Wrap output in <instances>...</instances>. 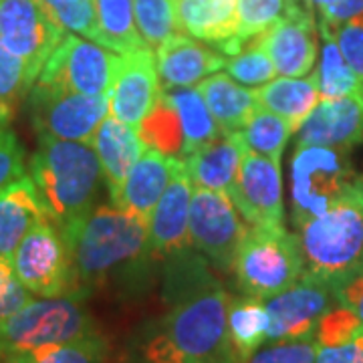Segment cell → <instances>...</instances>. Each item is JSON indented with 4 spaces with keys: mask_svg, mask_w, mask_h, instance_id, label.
Masks as SVG:
<instances>
[{
    "mask_svg": "<svg viewBox=\"0 0 363 363\" xmlns=\"http://www.w3.org/2000/svg\"><path fill=\"white\" fill-rule=\"evenodd\" d=\"M319 30L323 37V47H321V61L313 73V79L321 97L335 99L343 95L363 93V79L355 73V69L343 57L331 26L319 21Z\"/></svg>",
    "mask_w": 363,
    "mask_h": 363,
    "instance_id": "29",
    "label": "cell"
},
{
    "mask_svg": "<svg viewBox=\"0 0 363 363\" xmlns=\"http://www.w3.org/2000/svg\"><path fill=\"white\" fill-rule=\"evenodd\" d=\"M257 93V101L262 109L286 119L295 131L305 121V117L319 104L321 93L315 85L313 75L305 77H274L264 83Z\"/></svg>",
    "mask_w": 363,
    "mask_h": 363,
    "instance_id": "26",
    "label": "cell"
},
{
    "mask_svg": "<svg viewBox=\"0 0 363 363\" xmlns=\"http://www.w3.org/2000/svg\"><path fill=\"white\" fill-rule=\"evenodd\" d=\"M26 174L25 147L9 123H0V190Z\"/></svg>",
    "mask_w": 363,
    "mask_h": 363,
    "instance_id": "40",
    "label": "cell"
},
{
    "mask_svg": "<svg viewBox=\"0 0 363 363\" xmlns=\"http://www.w3.org/2000/svg\"><path fill=\"white\" fill-rule=\"evenodd\" d=\"M234 133H238L247 152L281 162V156L285 152L289 138L295 133V128L281 116L259 107L250 116L247 125Z\"/></svg>",
    "mask_w": 363,
    "mask_h": 363,
    "instance_id": "32",
    "label": "cell"
},
{
    "mask_svg": "<svg viewBox=\"0 0 363 363\" xmlns=\"http://www.w3.org/2000/svg\"><path fill=\"white\" fill-rule=\"evenodd\" d=\"M267 331H269V313L264 307V301L248 295L230 298L228 335H230L236 363H242L260 345L267 343Z\"/></svg>",
    "mask_w": 363,
    "mask_h": 363,
    "instance_id": "28",
    "label": "cell"
},
{
    "mask_svg": "<svg viewBox=\"0 0 363 363\" xmlns=\"http://www.w3.org/2000/svg\"><path fill=\"white\" fill-rule=\"evenodd\" d=\"M95 11L105 49L125 55L147 47L135 25L133 0H95Z\"/></svg>",
    "mask_w": 363,
    "mask_h": 363,
    "instance_id": "30",
    "label": "cell"
},
{
    "mask_svg": "<svg viewBox=\"0 0 363 363\" xmlns=\"http://www.w3.org/2000/svg\"><path fill=\"white\" fill-rule=\"evenodd\" d=\"M333 289L305 272L295 285L264 301L269 313L267 341L315 337L317 323L333 307Z\"/></svg>",
    "mask_w": 363,
    "mask_h": 363,
    "instance_id": "14",
    "label": "cell"
},
{
    "mask_svg": "<svg viewBox=\"0 0 363 363\" xmlns=\"http://www.w3.org/2000/svg\"><path fill=\"white\" fill-rule=\"evenodd\" d=\"M2 363H109V343L101 333L51 343L9 355Z\"/></svg>",
    "mask_w": 363,
    "mask_h": 363,
    "instance_id": "31",
    "label": "cell"
},
{
    "mask_svg": "<svg viewBox=\"0 0 363 363\" xmlns=\"http://www.w3.org/2000/svg\"><path fill=\"white\" fill-rule=\"evenodd\" d=\"M178 164H180L178 157L164 156L156 150L147 147L143 156L138 160V164L131 168L117 194L111 196V202L121 210H128L133 216L150 222L152 212L162 194L166 192Z\"/></svg>",
    "mask_w": 363,
    "mask_h": 363,
    "instance_id": "20",
    "label": "cell"
},
{
    "mask_svg": "<svg viewBox=\"0 0 363 363\" xmlns=\"http://www.w3.org/2000/svg\"><path fill=\"white\" fill-rule=\"evenodd\" d=\"M13 116L14 113L9 109V107H4V105L0 104V123H11Z\"/></svg>",
    "mask_w": 363,
    "mask_h": 363,
    "instance_id": "46",
    "label": "cell"
},
{
    "mask_svg": "<svg viewBox=\"0 0 363 363\" xmlns=\"http://www.w3.org/2000/svg\"><path fill=\"white\" fill-rule=\"evenodd\" d=\"M305 2L301 0H238V51L248 40L267 33L271 26L281 23L285 16L295 13ZM307 6V4H305Z\"/></svg>",
    "mask_w": 363,
    "mask_h": 363,
    "instance_id": "33",
    "label": "cell"
},
{
    "mask_svg": "<svg viewBox=\"0 0 363 363\" xmlns=\"http://www.w3.org/2000/svg\"><path fill=\"white\" fill-rule=\"evenodd\" d=\"M156 65L164 89L192 87L226 65V57L190 35L176 33L156 49Z\"/></svg>",
    "mask_w": 363,
    "mask_h": 363,
    "instance_id": "19",
    "label": "cell"
},
{
    "mask_svg": "<svg viewBox=\"0 0 363 363\" xmlns=\"http://www.w3.org/2000/svg\"><path fill=\"white\" fill-rule=\"evenodd\" d=\"M233 272L238 289L260 301L279 295L305 274L297 234L281 228L252 226L234 255Z\"/></svg>",
    "mask_w": 363,
    "mask_h": 363,
    "instance_id": "5",
    "label": "cell"
},
{
    "mask_svg": "<svg viewBox=\"0 0 363 363\" xmlns=\"http://www.w3.org/2000/svg\"><path fill=\"white\" fill-rule=\"evenodd\" d=\"M245 145L238 133L220 135L216 142L200 147L192 156L184 157V168L196 188L230 192L236 174L245 157Z\"/></svg>",
    "mask_w": 363,
    "mask_h": 363,
    "instance_id": "24",
    "label": "cell"
},
{
    "mask_svg": "<svg viewBox=\"0 0 363 363\" xmlns=\"http://www.w3.org/2000/svg\"><path fill=\"white\" fill-rule=\"evenodd\" d=\"M248 228L226 192L196 188L190 204V242L220 271H233L234 255Z\"/></svg>",
    "mask_w": 363,
    "mask_h": 363,
    "instance_id": "11",
    "label": "cell"
},
{
    "mask_svg": "<svg viewBox=\"0 0 363 363\" xmlns=\"http://www.w3.org/2000/svg\"><path fill=\"white\" fill-rule=\"evenodd\" d=\"M317 350L319 345L315 337L269 341L242 363H315Z\"/></svg>",
    "mask_w": 363,
    "mask_h": 363,
    "instance_id": "39",
    "label": "cell"
},
{
    "mask_svg": "<svg viewBox=\"0 0 363 363\" xmlns=\"http://www.w3.org/2000/svg\"><path fill=\"white\" fill-rule=\"evenodd\" d=\"M162 95L174 105L176 113L180 117L182 131H184V150H182L180 160L192 156L200 147L216 142L220 138V128L214 121L206 101L202 99L198 89L176 87V89H164Z\"/></svg>",
    "mask_w": 363,
    "mask_h": 363,
    "instance_id": "27",
    "label": "cell"
},
{
    "mask_svg": "<svg viewBox=\"0 0 363 363\" xmlns=\"http://www.w3.org/2000/svg\"><path fill=\"white\" fill-rule=\"evenodd\" d=\"M363 142V93L323 99L297 130V145L351 150Z\"/></svg>",
    "mask_w": 363,
    "mask_h": 363,
    "instance_id": "17",
    "label": "cell"
},
{
    "mask_svg": "<svg viewBox=\"0 0 363 363\" xmlns=\"http://www.w3.org/2000/svg\"><path fill=\"white\" fill-rule=\"evenodd\" d=\"M315 363H363V333L341 345L319 347Z\"/></svg>",
    "mask_w": 363,
    "mask_h": 363,
    "instance_id": "44",
    "label": "cell"
},
{
    "mask_svg": "<svg viewBox=\"0 0 363 363\" xmlns=\"http://www.w3.org/2000/svg\"><path fill=\"white\" fill-rule=\"evenodd\" d=\"M45 216L49 212L30 176L25 174L0 190V260L11 262L26 233Z\"/></svg>",
    "mask_w": 363,
    "mask_h": 363,
    "instance_id": "22",
    "label": "cell"
},
{
    "mask_svg": "<svg viewBox=\"0 0 363 363\" xmlns=\"http://www.w3.org/2000/svg\"><path fill=\"white\" fill-rule=\"evenodd\" d=\"M91 145L101 162L104 180L111 196L117 194L131 168L147 150L138 128L128 125L113 116L105 117L99 123L91 140Z\"/></svg>",
    "mask_w": 363,
    "mask_h": 363,
    "instance_id": "23",
    "label": "cell"
},
{
    "mask_svg": "<svg viewBox=\"0 0 363 363\" xmlns=\"http://www.w3.org/2000/svg\"><path fill=\"white\" fill-rule=\"evenodd\" d=\"M180 30L214 45L224 55H236L238 0H176Z\"/></svg>",
    "mask_w": 363,
    "mask_h": 363,
    "instance_id": "21",
    "label": "cell"
},
{
    "mask_svg": "<svg viewBox=\"0 0 363 363\" xmlns=\"http://www.w3.org/2000/svg\"><path fill=\"white\" fill-rule=\"evenodd\" d=\"M69 245L75 297L109 285L130 286L145 279L150 260V222L116 204L93 206L79 220L61 228Z\"/></svg>",
    "mask_w": 363,
    "mask_h": 363,
    "instance_id": "2",
    "label": "cell"
},
{
    "mask_svg": "<svg viewBox=\"0 0 363 363\" xmlns=\"http://www.w3.org/2000/svg\"><path fill=\"white\" fill-rule=\"evenodd\" d=\"M198 93L206 101L222 135H230L242 130L250 116L259 109L257 93L238 85L228 73H214L196 85Z\"/></svg>",
    "mask_w": 363,
    "mask_h": 363,
    "instance_id": "25",
    "label": "cell"
},
{
    "mask_svg": "<svg viewBox=\"0 0 363 363\" xmlns=\"http://www.w3.org/2000/svg\"><path fill=\"white\" fill-rule=\"evenodd\" d=\"M339 43V49L355 73L363 79V14L331 28Z\"/></svg>",
    "mask_w": 363,
    "mask_h": 363,
    "instance_id": "41",
    "label": "cell"
},
{
    "mask_svg": "<svg viewBox=\"0 0 363 363\" xmlns=\"http://www.w3.org/2000/svg\"><path fill=\"white\" fill-rule=\"evenodd\" d=\"M350 150L297 145L291 157V218L295 226L323 216L355 180Z\"/></svg>",
    "mask_w": 363,
    "mask_h": 363,
    "instance_id": "7",
    "label": "cell"
},
{
    "mask_svg": "<svg viewBox=\"0 0 363 363\" xmlns=\"http://www.w3.org/2000/svg\"><path fill=\"white\" fill-rule=\"evenodd\" d=\"M303 2H305L311 11H317V14H319L323 9H327L333 0H303Z\"/></svg>",
    "mask_w": 363,
    "mask_h": 363,
    "instance_id": "45",
    "label": "cell"
},
{
    "mask_svg": "<svg viewBox=\"0 0 363 363\" xmlns=\"http://www.w3.org/2000/svg\"><path fill=\"white\" fill-rule=\"evenodd\" d=\"M257 39L272 61L277 75L305 77L311 73L319 47L317 23L309 6H298L295 13L285 16Z\"/></svg>",
    "mask_w": 363,
    "mask_h": 363,
    "instance_id": "16",
    "label": "cell"
},
{
    "mask_svg": "<svg viewBox=\"0 0 363 363\" xmlns=\"http://www.w3.org/2000/svg\"><path fill=\"white\" fill-rule=\"evenodd\" d=\"M119 55L75 33L65 35L35 83L81 95H109Z\"/></svg>",
    "mask_w": 363,
    "mask_h": 363,
    "instance_id": "10",
    "label": "cell"
},
{
    "mask_svg": "<svg viewBox=\"0 0 363 363\" xmlns=\"http://www.w3.org/2000/svg\"><path fill=\"white\" fill-rule=\"evenodd\" d=\"M28 113L39 135L91 143L109 113V95H81L35 83L28 95Z\"/></svg>",
    "mask_w": 363,
    "mask_h": 363,
    "instance_id": "9",
    "label": "cell"
},
{
    "mask_svg": "<svg viewBox=\"0 0 363 363\" xmlns=\"http://www.w3.org/2000/svg\"><path fill=\"white\" fill-rule=\"evenodd\" d=\"M192 180L180 160L169 180L166 192L150 218V245L154 257L168 259L192 247L190 242V204H192Z\"/></svg>",
    "mask_w": 363,
    "mask_h": 363,
    "instance_id": "18",
    "label": "cell"
},
{
    "mask_svg": "<svg viewBox=\"0 0 363 363\" xmlns=\"http://www.w3.org/2000/svg\"><path fill=\"white\" fill-rule=\"evenodd\" d=\"M14 274L37 297H75L71 252L61 226L45 216L21 240L13 255Z\"/></svg>",
    "mask_w": 363,
    "mask_h": 363,
    "instance_id": "8",
    "label": "cell"
},
{
    "mask_svg": "<svg viewBox=\"0 0 363 363\" xmlns=\"http://www.w3.org/2000/svg\"><path fill=\"white\" fill-rule=\"evenodd\" d=\"M297 238L305 272L339 285L363 267V180L355 178L323 216L301 224Z\"/></svg>",
    "mask_w": 363,
    "mask_h": 363,
    "instance_id": "4",
    "label": "cell"
},
{
    "mask_svg": "<svg viewBox=\"0 0 363 363\" xmlns=\"http://www.w3.org/2000/svg\"><path fill=\"white\" fill-rule=\"evenodd\" d=\"M228 196L250 226H285L283 178L279 160L245 152L242 164Z\"/></svg>",
    "mask_w": 363,
    "mask_h": 363,
    "instance_id": "13",
    "label": "cell"
},
{
    "mask_svg": "<svg viewBox=\"0 0 363 363\" xmlns=\"http://www.w3.org/2000/svg\"><path fill=\"white\" fill-rule=\"evenodd\" d=\"M156 57L150 47L119 55L116 79L109 93V116L140 128L162 95Z\"/></svg>",
    "mask_w": 363,
    "mask_h": 363,
    "instance_id": "15",
    "label": "cell"
},
{
    "mask_svg": "<svg viewBox=\"0 0 363 363\" xmlns=\"http://www.w3.org/2000/svg\"><path fill=\"white\" fill-rule=\"evenodd\" d=\"M30 178L49 216L65 228L93 208L104 169L91 143L39 135Z\"/></svg>",
    "mask_w": 363,
    "mask_h": 363,
    "instance_id": "3",
    "label": "cell"
},
{
    "mask_svg": "<svg viewBox=\"0 0 363 363\" xmlns=\"http://www.w3.org/2000/svg\"><path fill=\"white\" fill-rule=\"evenodd\" d=\"M166 317L157 331L186 363H236L228 335L230 297L192 248L166 259Z\"/></svg>",
    "mask_w": 363,
    "mask_h": 363,
    "instance_id": "1",
    "label": "cell"
},
{
    "mask_svg": "<svg viewBox=\"0 0 363 363\" xmlns=\"http://www.w3.org/2000/svg\"><path fill=\"white\" fill-rule=\"evenodd\" d=\"M333 295L337 303L350 307L363 321V267L351 272L347 279H343L339 285L333 286Z\"/></svg>",
    "mask_w": 363,
    "mask_h": 363,
    "instance_id": "43",
    "label": "cell"
},
{
    "mask_svg": "<svg viewBox=\"0 0 363 363\" xmlns=\"http://www.w3.org/2000/svg\"><path fill=\"white\" fill-rule=\"evenodd\" d=\"M135 25L150 49L180 33L176 0H133Z\"/></svg>",
    "mask_w": 363,
    "mask_h": 363,
    "instance_id": "34",
    "label": "cell"
},
{
    "mask_svg": "<svg viewBox=\"0 0 363 363\" xmlns=\"http://www.w3.org/2000/svg\"><path fill=\"white\" fill-rule=\"evenodd\" d=\"M40 2L65 30L105 47L104 35L97 23L95 0H40Z\"/></svg>",
    "mask_w": 363,
    "mask_h": 363,
    "instance_id": "35",
    "label": "cell"
},
{
    "mask_svg": "<svg viewBox=\"0 0 363 363\" xmlns=\"http://www.w3.org/2000/svg\"><path fill=\"white\" fill-rule=\"evenodd\" d=\"M99 333L81 297L30 298L0 319V363L9 355Z\"/></svg>",
    "mask_w": 363,
    "mask_h": 363,
    "instance_id": "6",
    "label": "cell"
},
{
    "mask_svg": "<svg viewBox=\"0 0 363 363\" xmlns=\"http://www.w3.org/2000/svg\"><path fill=\"white\" fill-rule=\"evenodd\" d=\"M33 298V293L26 291L25 285L14 274L13 264L0 260V319L13 315Z\"/></svg>",
    "mask_w": 363,
    "mask_h": 363,
    "instance_id": "42",
    "label": "cell"
},
{
    "mask_svg": "<svg viewBox=\"0 0 363 363\" xmlns=\"http://www.w3.org/2000/svg\"><path fill=\"white\" fill-rule=\"evenodd\" d=\"M176 363H180V362H176Z\"/></svg>",
    "mask_w": 363,
    "mask_h": 363,
    "instance_id": "47",
    "label": "cell"
},
{
    "mask_svg": "<svg viewBox=\"0 0 363 363\" xmlns=\"http://www.w3.org/2000/svg\"><path fill=\"white\" fill-rule=\"evenodd\" d=\"M35 79L30 77L26 65L0 40V104L14 113L16 105L28 95Z\"/></svg>",
    "mask_w": 363,
    "mask_h": 363,
    "instance_id": "37",
    "label": "cell"
},
{
    "mask_svg": "<svg viewBox=\"0 0 363 363\" xmlns=\"http://www.w3.org/2000/svg\"><path fill=\"white\" fill-rule=\"evenodd\" d=\"M363 333V321L355 311H351L345 305H333L329 311L321 317L315 329V341L319 347H331L341 345L350 339L357 337Z\"/></svg>",
    "mask_w": 363,
    "mask_h": 363,
    "instance_id": "38",
    "label": "cell"
},
{
    "mask_svg": "<svg viewBox=\"0 0 363 363\" xmlns=\"http://www.w3.org/2000/svg\"><path fill=\"white\" fill-rule=\"evenodd\" d=\"M65 35L40 0H0V40L35 81Z\"/></svg>",
    "mask_w": 363,
    "mask_h": 363,
    "instance_id": "12",
    "label": "cell"
},
{
    "mask_svg": "<svg viewBox=\"0 0 363 363\" xmlns=\"http://www.w3.org/2000/svg\"><path fill=\"white\" fill-rule=\"evenodd\" d=\"M224 69L234 81L242 85H250V87L264 85L277 77V69L269 59V55L260 47L257 37L248 40L236 55H230V59H226Z\"/></svg>",
    "mask_w": 363,
    "mask_h": 363,
    "instance_id": "36",
    "label": "cell"
}]
</instances>
